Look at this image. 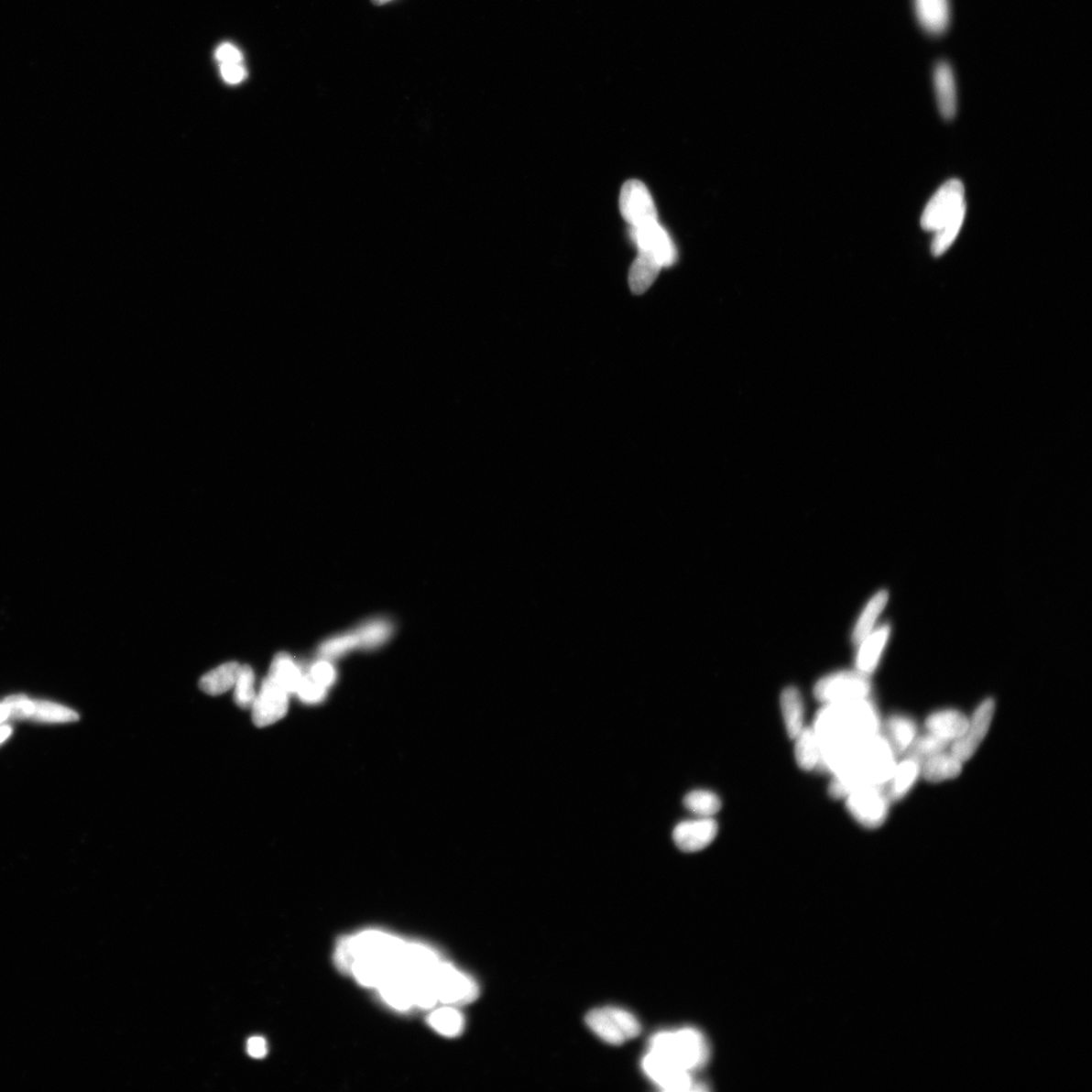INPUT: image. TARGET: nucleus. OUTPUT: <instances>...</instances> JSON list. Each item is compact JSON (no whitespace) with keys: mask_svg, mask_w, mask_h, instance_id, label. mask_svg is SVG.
<instances>
[{"mask_svg":"<svg viewBox=\"0 0 1092 1092\" xmlns=\"http://www.w3.org/2000/svg\"><path fill=\"white\" fill-rule=\"evenodd\" d=\"M897 764V755L885 736L877 734L856 745L845 765L834 775L830 794L846 798L867 785L885 786Z\"/></svg>","mask_w":1092,"mask_h":1092,"instance_id":"1","label":"nucleus"},{"mask_svg":"<svg viewBox=\"0 0 1092 1092\" xmlns=\"http://www.w3.org/2000/svg\"><path fill=\"white\" fill-rule=\"evenodd\" d=\"M815 731L822 746H853L881 733V720L868 698L825 704L816 715Z\"/></svg>","mask_w":1092,"mask_h":1092,"instance_id":"2","label":"nucleus"},{"mask_svg":"<svg viewBox=\"0 0 1092 1092\" xmlns=\"http://www.w3.org/2000/svg\"><path fill=\"white\" fill-rule=\"evenodd\" d=\"M649 1050L691 1074L704 1067L710 1056L704 1033L693 1028L660 1032L650 1039Z\"/></svg>","mask_w":1092,"mask_h":1092,"instance_id":"3","label":"nucleus"},{"mask_svg":"<svg viewBox=\"0 0 1092 1092\" xmlns=\"http://www.w3.org/2000/svg\"><path fill=\"white\" fill-rule=\"evenodd\" d=\"M586 1022L595 1035L611 1045L624 1044L637 1038L641 1031L639 1021L632 1013L613 1007L591 1010Z\"/></svg>","mask_w":1092,"mask_h":1092,"instance_id":"4","label":"nucleus"},{"mask_svg":"<svg viewBox=\"0 0 1092 1092\" xmlns=\"http://www.w3.org/2000/svg\"><path fill=\"white\" fill-rule=\"evenodd\" d=\"M846 808L855 821L870 830L882 826L890 811V799L884 786L857 788L846 797Z\"/></svg>","mask_w":1092,"mask_h":1092,"instance_id":"5","label":"nucleus"},{"mask_svg":"<svg viewBox=\"0 0 1092 1092\" xmlns=\"http://www.w3.org/2000/svg\"><path fill=\"white\" fill-rule=\"evenodd\" d=\"M869 678L862 672H838L817 682L814 696L824 705L868 698L870 695Z\"/></svg>","mask_w":1092,"mask_h":1092,"instance_id":"6","label":"nucleus"},{"mask_svg":"<svg viewBox=\"0 0 1092 1092\" xmlns=\"http://www.w3.org/2000/svg\"><path fill=\"white\" fill-rule=\"evenodd\" d=\"M9 718L30 719L41 724H68L80 719L71 708L47 700H33L14 695L5 700Z\"/></svg>","mask_w":1092,"mask_h":1092,"instance_id":"7","label":"nucleus"},{"mask_svg":"<svg viewBox=\"0 0 1092 1092\" xmlns=\"http://www.w3.org/2000/svg\"><path fill=\"white\" fill-rule=\"evenodd\" d=\"M996 709L997 704L993 698L984 699L969 717L967 728L963 736L951 745L950 752L963 763H966L977 753L988 737Z\"/></svg>","mask_w":1092,"mask_h":1092,"instance_id":"8","label":"nucleus"},{"mask_svg":"<svg viewBox=\"0 0 1092 1092\" xmlns=\"http://www.w3.org/2000/svg\"><path fill=\"white\" fill-rule=\"evenodd\" d=\"M642 1069L647 1076L665 1091H698L705 1090V1087L697 1085L691 1072L682 1069L668 1059L650 1051L642 1059Z\"/></svg>","mask_w":1092,"mask_h":1092,"instance_id":"9","label":"nucleus"},{"mask_svg":"<svg viewBox=\"0 0 1092 1092\" xmlns=\"http://www.w3.org/2000/svg\"><path fill=\"white\" fill-rule=\"evenodd\" d=\"M964 197V185L960 180H951L944 183L923 211L921 221L923 229L937 231L966 204Z\"/></svg>","mask_w":1092,"mask_h":1092,"instance_id":"10","label":"nucleus"},{"mask_svg":"<svg viewBox=\"0 0 1092 1092\" xmlns=\"http://www.w3.org/2000/svg\"><path fill=\"white\" fill-rule=\"evenodd\" d=\"M619 207L622 217L631 228L658 221L655 202L645 183L631 180L623 184Z\"/></svg>","mask_w":1092,"mask_h":1092,"instance_id":"11","label":"nucleus"},{"mask_svg":"<svg viewBox=\"0 0 1092 1092\" xmlns=\"http://www.w3.org/2000/svg\"><path fill=\"white\" fill-rule=\"evenodd\" d=\"M438 1000L448 1004L469 1003L479 994L476 983L456 970L451 964L441 962L431 974Z\"/></svg>","mask_w":1092,"mask_h":1092,"instance_id":"12","label":"nucleus"},{"mask_svg":"<svg viewBox=\"0 0 1092 1092\" xmlns=\"http://www.w3.org/2000/svg\"><path fill=\"white\" fill-rule=\"evenodd\" d=\"M406 944L394 935L377 931H367L355 937H349L350 950L355 961L360 957H376L397 965L401 959Z\"/></svg>","mask_w":1092,"mask_h":1092,"instance_id":"13","label":"nucleus"},{"mask_svg":"<svg viewBox=\"0 0 1092 1092\" xmlns=\"http://www.w3.org/2000/svg\"><path fill=\"white\" fill-rule=\"evenodd\" d=\"M289 694L275 681L267 678L262 682L259 693L253 704L252 719L257 727H266L278 723L289 709Z\"/></svg>","mask_w":1092,"mask_h":1092,"instance_id":"14","label":"nucleus"},{"mask_svg":"<svg viewBox=\"0 0 1092 1092\" xmlns=\"http://www.w3.org/2000/svg\"><path fill=\"white\" fill-rule=\"evenodd\" d=\"M639 251L655 257L662 268H670L677 260V249L669 233L658 221L646 224L630 231Z\"/></svg>","mask_w":1092,"mask_h":1092,"instance_id":"15","label":"nucleus"},{"mask_svg":"<svg viewBox=\"0 0 1092 1092\" xmlns=\"http://www.w3.org/2000/svg\"><path fill=\"white\" fill-rule=\"evenodd\" d=\"M718 825L711 817H699L694 821L679 824L672 832V840L682 852L694 853L704 850L715 840Z\"/></svg>","mask_w":1092,"mask_h":1092,"instance_id":"16","label":"nucleus"},{"mask_svg":"<svg viewBox=\"0 0 1092 1092\" xmlns=\"http://www.w3.org/2000/svg\"><path fill=\"white\" fill-rule=\"evenodd\" d=\"M969 717L962 711L945 708L931 714L924 721L926 733H930L948 745L959 739L968 726Z\"/></svg>","mask_w":1092,"mask_h":1092,"instance_id":"17","label":"nucleus"},{"mask_svg":"<svg viewBox=\"0 0 1092 1092\" xmlns=\"http://www.w3.org/2000/svg\"><path fill=\"white\" fill-rule=\"evenodd\" d=\"M922 777V763L912 757H906L897 762L894 771L885 784V792L890 802H901L912 792Z\"/></svg>","mask_w":1092,"mask_h":1092,"instance_id":"18","label":"nucleus"},{"mask_svg":"<svg viewBox=\"0 0 1092 1092\" xmlns=\"http://www.w3.org/2000/svg\"><path fill=\"white\" fill-rule=\"evenodd\" d=\"M380 996L399 1010H407L414 1006L410 977L401 968H394L377 987Z\"/></svg>","mask_w":1092,"mask_h":1092,"instance_id":"19","label":"nucleus"},{"mask_svg":"<svg viewBox=\"0 0 1092 1092\" xmlns=\"http://www.w3.org/2000/svg\"><path fill=\"white\" fill-rule=\"evenodd\" d=\"M890 628L883 626L874 629L869 636L859 643L860 650L857 656V671L869 676L879 666L882 652L889 641Z\"/></svg>","mask_w":1092,"mask_h":1092,"instance_id":"20","label":"nucleus"},{"mask_svg":"<svg viewBox=\"0 0 1092 1092\" xmlns=\"http://www.w3.org/2000/svg\"><path fill=\"white\" fill-rule=\"evenodd\" d=\"M934 81L940 113L945 120L950 121L957 112V92L952 68L947 62L935 67Z\"/></svg>","mask_w":1092,"mask_h":1092,"instance_id":"21","label":"nucleus"},{"mask_svg":"<svg viewBox=\"0 0 1092 1092\" xmlns=\"http://www.w3.org/2000/svg\"><path fill=\"white\" fill-rule=\"evenodd\" d=\"M964 763L949 752L939 753L923 760L922 777L930 783H942L958 778L963 772Z\"/></svg>","mask_w":1092,"mask_h":1092,"instance_id":"22","label":"nucleus"},{"mask_svg":"<svg viewBox=\"0 0 1092 1092\" xmlns=\"http://www.w3.org/2000/svg\"><path fill=\"white\" fill-rule=\"evenodd\" d=\"M896 755L906 754L919 736L915 720L905 715H894L886 721V734Z\"/></svg>","mask_w":1092,"mask_h":1092,"instance_id":"23","label":"nucleus"},{"mask_svg":"<svg viewBox=\"0 0 1092 1092\" xmlns=\"http://www.w3.org/2000/svg\"><path fill=\"white\" fill-rule=\"evenodd\" d=\"M664 268L661 262L650 253L639 251V257L633 261L629 271V287L633 294L642 295L657 279L661 270Z\"/></svg>","mask_w":1092,"mask_h":1092,"instance_id":"24","label":"nucleus"},{"mask_svg":"<svg viewBox=\"0 0 1092 1092\" xmlns=\"http://www.w3.org/2000/svg\"><path fill=\"white\" fill-rule=\"evenodd\" d=\"M916 14L926 32L941 35L949 25L948 0H915Z\"/></svg>","mask_w":1092,"mask_h":1092,"instance_id":"25","label":"nucleus"},{"mask_svg":"<svg viewBox=\"0 0 1092 1092\" xmlns=\"http://www.w3.org/2000/svg\"><path fill=\"white\" fill-rule=\"evenodd\" d=\"M442 961L431 948L420 944H406L399 965L408 975L432 974Z\"/></svg>","mask_w":1092,"mask_h":1092,"instance_id":"26","label":"nucleus"},{"mask_svg":"<svg viewBox=\"0 0 1092 1092\" xmlns=\"http://www.w3.org/2000/svg\"><path fill=\"white\" fill-rule=\"evenodd\" d=\"M795 739V759L799 767L813 771L821 763L823 746L813 727H804Z\"/></svg>","mask_w":1092,"mask_h":1092,"instance_id":"27","label":"nucleus"},{"mask_svg":"<svg viewBox=\"0 0 1092 1092\" xmlns=\"http://www.w3.org/2000/svg\"><path fill=\"white\" fill-rule=\"evenodd\" d=\"M396 967V965L384 959L376 957H360L355 959L351 967V973L356 980L366 988H377L387 977V975Z\"/></svg>","mask_w":1092,"mask_h":1092,"instance_id":"28","label":"nucleus"},{"mask_svg":"<svg viewBox=\"0 0 1092 1092\" xmlns=\"http://www.w3.org/2000/svg\"><path fill=\"white\" fill-rule=\"evenodd\" d=\"M303 675L304 672L290 656L287 653H279L273 660L268 677L275 681L290 695L296 694Z\"/></svg>","mask_w":1092,"mask_h":1092,"instance_id":"29","label":"nucleus"},{"mask_svg":"<svg viewBox=\"0 0 1092 1092\" xmlns=\"http://www.w3.org/2000/svg\"><path fill=\"white\" fill-rule=\"evenodd\" d=\"M784 724L789 737L795 738L804 728V706L801 693L795 687L786 688L780 698Z\"/></svg>","mask_w":1092,"mask_h":1092,"instance_id":"30","label":"nucleus"},{"mask_svg":"<svg viewBox=\"0 0 1092 1092\" xmlns=\"http://www.w3.org/2000/svg\"><path fill=\"white\" fill-rule=\"evenodd\" d=\"M240 668L238 662L231 661L212 670L201 679V689L212 696L226 693L235 685Z\"/></svg>","mask_w":1092,"mask_h":1092,"instance_id":"31","label":"nucleus"},{"mask_svg":"<svg viewBox=\"0 0 1092 1092\" xmlns=\"http://www.w3.org/2000/svg\"><path fill=\"white\" fill-rule=\"evenodd\" d=\"M889 593L882 590L875 594L868 602L853 631L852 639L856 645H859L874 630L877 620L889 603Z\"/></svg>","mask_w":1092,"mask_h":1092,"instance_id":"32","label":"nucleus"},{"mask_svg":"<svg viewBox=\"0 0 1092 1092\" xmlns=\"http://www.w3.org/2000/svg\"><path fill=\"white\" fill-rule=\"evenodd\" d=\"M362 649L373 650L382 647L391 639L394 627L388 619L378 618L367 621L356 628Z\"/></svg>","mask_w":1092,"mask_h":1092,"instance_id":"33","label":"nucleus"},{"mask_svg":"<svg viewBox=\"0 0 1092 1092\" xmlns=\"http://www.w3.org/2000/svg\"><path fill=\"white\" fill-rule=\"evenodd\" d=\"M965 214H966V204H964L942 227L934 231V237L932 242V253L934 257H942L950 248L962 228Z\"/></svg>","mask_w":1092,"mask_h":1092,"instance_id":"34","label":"nucleus"},{"mask_svg":"<svg viewBox=\"0 0 1092 1092\" xmlns=\"http://www.w3.org/2000/svg\"><path fill=\"white\" fill-rule=\"evenodd\" d=\"M360 647V640L356 629L339 633L325 640L319 649L320 657L326 660L338 659L347 655Z\"/></svg>","mask_w":1092,"mask_h":1092,"instance_id":"35","label":"nucleus"},{"mask_svg":"<svg viewBox=\"0 0 1092 1092\" xmlns=\"http://www.w3.org/2000/svg\"><path fill=\"white\" fill-rule=\"evenodd\" d=\"M429 1023L434 1030L447 1037L461 1035L464 1028L462 1013L452 1008H443L432 1012L429 1017Z\"/></svg>","mask_w":1092,"mask_h":1092,"instance_id":"36","label":"nucleus"},{"mask_svg":"<svg viewBox=\"0 0 1092 1092\" xmlns=\"http://www.w3.org/2000/svg\"><path fill=\"white\" fill-rule=\"evenodd\" d=\"M411 984L414 1006L422 1009H431L438 1001L437 992L431 974L409 975Z\"/></svg>","mask_w":1092,"mask_h":1092,"instance_id":"37","label":"nucleus"},{"mask_svg":"<svg viewBox=\"0 0 1092 1092\" xmlns=\"http://www.w3.org/2000/svg\"><path fill=\"white\" fill-rule=\"evenodd\" d=\"M684 805L699 817H713L721 808L720 798L707 790H695L686 795Z\"/></svg>","mask_w":1092,"mask_h":1092,"instance_id":"38","label":"nucleus"},{"mask_svg":"<svg viewBox=\"0 0 1092 1092\" xmlns=\"http://www.w3.org/2000/svg\"><path fill=\"white\" fill-rule=\"evenodd\" d=\"M234 700L243 709H251L257 698L256 675L249 666H241L235 685Z\"/></svg>","mask_w":1092,"mask_h":1092,"instance_id":"39","label":"nucleus"},{"mask_svg":"<svg viewBox=\"0 0 1092 1092\" xmlns=\"http://www.w3.org/2000/svg\"><path fill=\"white\" fill-rule=\"evenodd\" d=\"M948 746L949 745L945 743L941 738L930 733H925L922 736L919 735L918 737L915 738L912 746L909 749V752L906 754L923 763V760L944 752Z\"/></svg>","mask_w":1092,"mask_h":1092,"instance_id":"40","label":"nucleus"},{"mask_svg":"<svg viewBox=\"0 0 1092 1092\" xmlns=\"http://www.w3.org/2000/svg\"><path fill=\"white\" fill-rule=\"evenodd\" d=\"M327 690L325 687L319 684L317 681L311 678L309 674H304L300 682L296 694L299 698L308 704H316L323 701L326 696Z\"/></svg>","mask_w":1092,"mask_h":1092,"instance_id":"41","label":"nucleus"},{"mask_svg":"<svg viewBox=\"0 0 1092 1092\" xmlns=\"http://www.w3.org/2000/svg\"><path fill=\"white\" fill-rule=\"evenodd\" d=\"M308 674L319 682L322 686L329 689L334 684L336 681L337 672L331 661L326 659H321L311 667Z\"/></svg>","mask_w":1092,"mask_h":1092,"instance_id":"42","label":"nucleus"},{"mask_svg":"<svg viewBox=\"0 0 1092 1092\" xmlns=\"http://www.w3.org/2000/svg\"><path fill=\"white\" fill-rule=\"evenodd\" d=\"M335 962L341 971L351 972L355 958L350 950L349 937L340 939L335 952Z\"/></svg>","mask_w":1092,"mask_h":1092,"instance_id":"43","label":"nucleus"},{"mask_svg":"<svg viewBox=\"0 0 1092 1092\" xmlns=\"http://www.w3.org/2000/svg\"><path fill=\"white\" fill-rule=\"evenodd\" d=\"M221 74L227 83L238 84L246 80L247 72L241 63H230L221 64Z\"/></svg>","mask_w":1092,"mask_h":1092,"instance_id":"44","label":"nucleus"},{"mask_svg":"<svg viewBox=\"0 0 1092 1092\" xmlns=\"http://www.w3.org/2000/svg\"><path fill=\"white\" fill-rule=\"evenodd\" d=\"M216 57L221 64L241 63L243 56L235 46L225 43L218 48Z\"/></svg>","mask_w":1092,"mask_h":1092,"instance_id":"45","label":"nucleus"},{"mask_svg":"<svg viewBox=\"0 0 1092 1092\" xmlns=\"http://www.w3.org/2000/svg\"><path fill=\"white\" fill-rule=\"evenodd\" d=\"M247 1053L255 1059H262L268 1055L267 1041L261 1037L250 1038L247 1042Z\"/></svg>","mask_w":1092,"mask_h":1092,"instance_id":"46","label":"nucleus"},{"mask_svg":"<svg viewBox=\"0 0 1092 1092\" xmlns=\"http://www.w3.org/2000/svg\"><path fill=\"white\" fill-rule=\"evenodd\" d=\"M13 734L12 726L7 725H0V745L4 744L5 740Z\"/></svg>","mask_w":1092,"mask_h":1092,"instance_id":"47","label":"nucleus"},{"mask_svg":"<svg viewBox=\"0 0 1092 1092\" xmlns=\"http://www.w3.org/2000/svg\"><path fill=\"white\" fill-rule=\"evenodd\" d=\"M9 718L8 709L4 704H0V725H4L5 721Z\"/></svg>","mask_w":1092,"mask_h":1092,"instance_id":"48","label":"nucleus"},{"mask_svg":"<svg viewBox=\"0 0 1092 1092\" xmlns=\"http://www.w3.org/2000/svg\"><path fill=\"white\" fill-rule=\"evenodd\" d=\"M373 2H374L376 5H386V4H388V3H391V2H393V0H373Z\"/></svg>","mask_w":1092,"mask_h":1092,"instance_id":"49","label":"nucleus"}]
</instances>
